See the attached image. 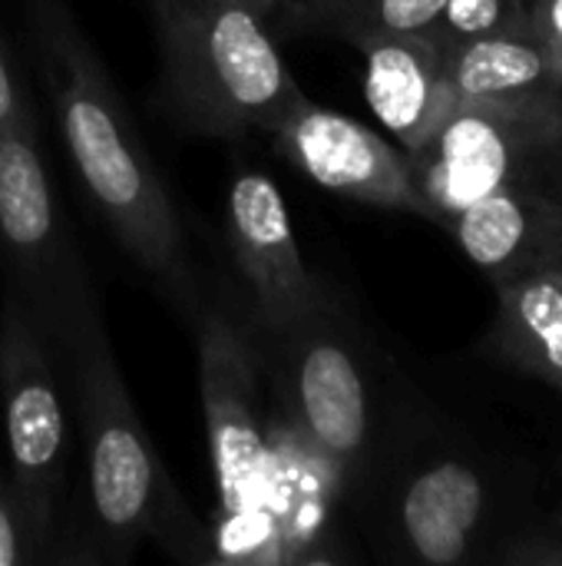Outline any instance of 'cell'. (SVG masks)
Listing matches in <instances>:
<instances>
[{"label":"cell","mask_w":562,"mask_h":566,"mask_svg":"<svg viewBox=\"0 0 562 566\" xmlns=\"http://www.w3.org/2000/svg\"><path fill=\"white\" fill-rule=\"evenodd\" d=\"M23 20L66 156L89 202L166 305L195 322L202 295L182 219L106 63L66 0H23Z\"/></svg>","instance_id":"6da1fadb"},{"label":"cell","mask_w":562,"mask_h":566,"mask_svg":"<svg viewBox=\"0 0 562 566\" xmlns=\"http://www.w3.org/2000/svg\"><path fill=\"white\" fill-rule=\"evenodd\" d=\"M83 424L86 524L99 560H129L152 541L179 560H212V537L169 478L119 375L103 315L63 355Z\"/></svg>","instance_id":"7a4b0ae2"},{"label":"cell","mask_w":562,"mask_h":566,"mask_svg":"<svg viewBox=\"0 0 562 566\" xmlns=\"http://www.w3.org/2000/svg\"><path fill=\"white\" fill-rule=\"evenodd\" d=\"M162 93L176 119L209 139L272 136L305 96L248 0H149Z\"/></svg>","instance_id":"3957f363"},{"label":"cell","mask_w":562,"mask_h":566,"mask_svg":"<svg viewBox=\"0 0 562 566\" xmlns=\"http://www.w3.org/2000/svg\"><path fill=\"white\" fill-rule=\"evenodd\" d=\"M288 415L321 458L341 497H358L388 438L374 355L341 298L268 332Z\"/></svg>","instance_id":"277c9868"},{"label":"cell","mask_w":562,"mask_h":566,"mask_svg":"<svg viewBox=\"0 0 562 566\" xmlns=\"http://www.w3.org/2000/svg\"><path fill=\"white\" fill-rule=\"evenodd\" d=\"M354 501L374 511V534L391 557L424 566L494 560L497 488L480 461L421 444L388 428L378 461Z\"/></svg>","instance_id":"5b68a950"},{"label":"cell","mask_w":562,"mask_h":566,"mask_svg":"<svg viewBox=\"0 0 562 566\" xmlns=\"http://www.w3.org/2000/svg\"><path fill=\"white\" fill-rule=\"evenodd\" d=\"M421 216L447 226L510 182H560L562 93L457 99L441 126L407 153Z\"/></svg>","instance_id":"8992f818"},{"label":"cell","mask_w":562,"mask_h":566,"mask_svg":"<svg viewBox=\"0 0 562 566\" xmlns=\"http://www.w3.org/2000/svg\"><path fill=\"white\" fill-rule=\"evenodd\" d=\"M0 259L7 289L56 352L66 355L70 342L103 315L40 159L36 129H0Z\"/></svg>","instance_id":"52a82bcc"},{"label":"cell","mask_w":562,"mask_h":566,"mask_svg":"<svg viewBox=\"0 0 562 566\" xmlns=\"http://www.w3.org/2000/svg\"><path fill=\"white\" fill-rule=\"evenodd\" d=\"M53 345L30 308L7 289L0 305V401L10 451V494L36 560L50 554L66 478V415Z\"/></svg>","instance_id":"ba28073f"},{"label":"cell","mask_w":562,"mask_h":566,"mask_svg":"<svg viewBox=\"0 0 562 566\" xmlns=\"http://www.w3.org/2000/svg\"><path fill=\"white\" fill-rule=\"evenodd\" d=\"M192 328L199 342L202 418L222 514L245 527V521L265 507L275 471L265 441L268 428L258 415V361L245 332L225 312L202 302Z\"/></svg>","instance_id":"9c48e42d"},{"label":"cell","mask_w":562,"mask_h":566,"mask_svg":"<svg viewBox=\"0 0 562 566\" xmlns=\"http://www.w3.org/2000/svg\"><path fill=\"white\" fill-rule=\"evenodd\" d=\"M229 245L252 292L258 332H282L331 298V289L301 259L275 179L258 169L235 172L229 186Z\"/></svg>","instance_id":"30bf717a"},{"label":"cell","mask_w":562,"mask_h":566,"mask_svg":"<svg viewBox=\"0 0 562 566\" xmlns=\"http://www.w3.org/2000/svg\"><path fill=\"white\" fill-rule=\"evenodd\" d=\"M275 149L311 182L364 206L421 216L407 153L364 123L301 96L272 133Z\"/></svg>","instance_id":"8fae6325"},{"label":"cell","mask_w":562,"mask_h":566,"mask_svg":"<svg viewBox=\"0 0 562 566\" xmlns=\"http://www.w3.org/2000/svg\"><path fill=\"white\" fill-rule=\"evenodd\" d=\"M444 229L494 285L537 269H562L560 182L500 186Z\"/></svg>","instance_id":"7c38bea8"},{"label":"cell","mask_w":562,"mask_h":566,"mask_svg":"<svg viewBox=\"0 0 562 566\" xmlns=\"http://www.w3.org/2000/svg\"><path fill=\"white\" fill-rule=\"evenodd\" d=\"M351 46L364 53V96L404 153L417 149L457 96L444 66V43L431 33H378Z\"/></svg>","instance_id":"4fadbf2b"},{"label":"cell","mask_w":562,"mask_h":566,"mask_svg":"<svg viewBox=\"0 0 562 566\" xmlns=\"http://www.w3.org/2000/svg\"><path fill=\"white\" fill-rule=\"evenodd\" d=\"M494 345L503 361L562 391V269H537L497 282Z\"/></svg>","instance_id":"5bb4252c"},{"label":"cell","mask_w":562,"mask_h":566,"mask_svg":"<svg viewBox=\"0 0 562 566\" xmlns=\"http://www.w3.org/2000/svg\"><path fill=\"white\" fill-rule=\"evenodd\" d=\"M447 80L457 99H513L562 93L533 30L474 36L444 46Z\"/></svg>","instance_id":"9a60e30c"},{"label":"cell","mask_w":562,"mask_h":566,"mask_svg":"<svg viewBox=\"0 0 562 566\" xmlns=\"http://www.w3.org/2000/svg\"><path fill=\"white\" fill-rule=\"evenodd\" d=\"M447 0H348L321 33L361 40L378 33H431Z\"/></svg>","instance_id":"2e32d148"},{"label":"cell","mask_w":562,"mask_h":566,"mask_svg":"<svg viewBox=\"0 0 562 566\" xmlns=\"http://www.w3.org/2000/svg\"><path fill=\"white\" fill-rule=\"evenodd\" d=\"M530 30V0H447L431 36L447 43Z\"/></svg>","instance_id":"e0dca14e"},{"label":"cell","mask_w":562,"mask_h":566,"mask_svg":"<svg viewBox=\"0 0 562 566\" xmlns=\"http://www.w3.org/2000/svg\"><path fill=\"white\" fill-rule=\"evenodd\" d=\"M348 0H285L278 17L272 20V36L288 33H321L325 23L344 7Z\"/></svg>","instance_id":"ac0fdd59"},{"label":"cell","mask_w":562,"mask_h":566,"mask_svg":"<svg viewBox=\"0 0 562 566\" xmlns=\"http://www.w3.org/2000/svg\"><path fill=\"white\" fill-rule=\"evenodd\" d=\"M33 560H36V551L30 544L20 507L10 488H0V566H20L33 564Z\"/></svg>","instance_id":"d6986e66"},{"label":"cell","mask_w":562,"mask_h":566,"mask_svg":"<svg viewBox=\"0 0 562 566\" xmlns=\"http://www.w3.org/2000/svg\"><path fill=\"white\" fill-rule=\"evenodd\" d=\"M530 30L543 43L550 70L562 90V0H533L530 3Z\"/></svg>","instance_id":"ffe728a7"},{"label":"cell","mask_w":562,"mask_h":566,"mask_svg":"<svg viewBox=\"0 0 562 566\" xmlns=\"http://www.w3.org/2000/svg\"><path fill=\"white\" fill-rule=\"evenodd\" d=\"M0 129H36L3 46H0Z\"/></svg>","instance_id":"44dd1931"},{"label":"cell","mask_w":562,"mask_h":566,"mask_svg":"<svg viewBox=\"0 0 562 566\" xmlns=\"http://www.w3.org/2000/svg\"><path fill=\"white\" fill-rule=\"evenodd\" d=\"M282 3H285V0H248V7L262 17V23L268 27V33H272V20L278 17Z\"/></svg>","instance_id":"7402d4cb"},{"label":"cell","mask_w":562,"mask_h":566,"mask_svg":"<svg viewBox=\"0 0 562 566\" xmlns=\"http://www.w3.org/2000/svg\"><path fill=\"white\" fill-rule=\"evenodd\" d=\"M560 189H562V172H560Z\"/></svg>","instance_id":"603a6c76"}]
</instances>
